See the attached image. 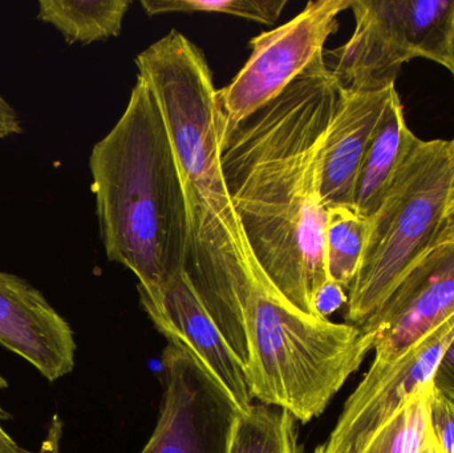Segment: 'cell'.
I'll return each instance as SVG.
<instances>
[{"mask_svg": "<svg viewBox=\"0 0 454 453\" xmlns=\"http://www.w3.org/2000/svg\"><path fill=\"white\" fill-rule=\"evenodd\" d=\"M341 85L320 55L277 100L221 143L232 207L262 270L301 313L328 281L323 148Z\"/></svg>", "mask_w": 454, "mask_h": 453, "instance_id": "6da1fadb", "label": "cell"}, {"mask_svg": "<svg viewBox=\"0 0 454 453\" xmlns=\"http://www.w3.org/2000/svg\"><path fill=\"white\" fill-rule=\"evenodd\" d=\"M106 257L138 279L141 305L159 313L162 290L185 269V185L159 103L137 76L124 113L90 156Z\"/></svg>", "mask_w": 454, "mask_h": 453, "instance_id": "7a4b0ae2", "label": "cell"}, {"mask_svg": "<svg viewBox=\"0 0 454 453\" xmlns=\"http://www.w3.org/2000/svg\"><path fill=\"white\" fill-rule=\"evenodd\" d=\"M450 141L416 138L380 207L348 289L346 319L362 327L431 250L452 183Z\"/></svg>", "mask_w": 454, "mask_h": 453, "instance_id": "3957f363", "label": "cell"}, {"mask_svg": "<svg viewBox=\"0 0 454 453\" xmlns=\"http://www.w3.org/2000/svg\"><path fill=\"white\" fill-rule=\"evenodd\" d=\"M355 31L348 42L325 50L341 87H391L412 59L445 66L454 0H352Z\"/></svg>", "mask_w": 454, "mask_h": 453, "instance_id": "277c9868", "label": "cell"}, {"mask_svg": "<svg viewBox=\"0 0 454 453\" xmlns=\"http://www.w3.org/2000/svg\"><path fill=\"white\" fill-rule=\"evenodd\" d=\"M352 0H315L272 31L250 40L251 55L234 79L218 90L223 141L246 120L277 100L325 52ZM221 141V143H223Z\"/></svg>", "mask_w": 454, "mask_h": 453, "instance_id": "5b68a950", "label": "cell"}, {"mask_svg": "<svg viewBox=\"0 0 454 453\" xmlns=\"http://www.w3.org/2000/svg\"><path fill=\"white\" fill-rule=\"evenodd\" d=\"M159 422L140 453H227L239 410L188 350L169 342Z\"/></svg>", "mask_w": 454, "mask_h": 453, "instance_id": "8992f818", "label": "cell"}, {"mask_svg": "<svg viewBox=\"0 0 454 453\" xmlns=\"http://www.w3.org/2000/svg\"><path fill=\"white\" fill-rule=\"evenodd\" d=\"M454 340V316L391 363L372 362L325 446L317 453H362L371 439L428 383Z\"/></svg>", "mask_w": 454, "mask_h": 453, "instance_id": "52a82bcc", "label": "cell"}, {"mask_svg": "<svg viewBox=\"0 0 454 453\" xmlns=\"http://www.w3.org/2000/svg\"><path fill=\"white\" fill-rule=\"evenodd\" d=\"M454 316V245L434 246L421 258L360 329L373 337L376 363H391Z\"/></svg>", "mask_w": 454, "mask_h": 453, "instance_id": "ba28073f", "label": "cell"}, {"mask_svg": "<svg viewBox=\"0 0 454 453\" xmlns=\"http://www.w3.org/2000/svg\"><path fill=\"white\" fill-rule=\"evenodd\" d=\"M0 346L26 359L50 382L74 367V332L42 292L0 271Z\"/></svg>", "mask_w": 454, "mask_h": 453, "instance_id": "9c48e42d", "label": "cell"}, {"mask_svg": "<svg viewBox=\"0 0 454 453\" xmlns=\"http://www.w3.org/2000/svg\"><path fill=\"white\" fill-rule=\"evenodd\" d=\"M151 319L169 342L183 346L200 362L239 412L250 409L253 396L245 372L202 305L185 269L169 279L162 290L159 313Z\"/></svg>", "mask_w": 454, "mask_h": 453, "instance_id": "30bf717a", "label": "cell"}, {"mask_svg": "<svg viewBox=\"0 0 454 453\" xmlns=\"http://www.w3.org/2000/svg\"><path fill=\"white\" fill-rule=\"evenodd\" d=\"M395 85L357 90L341 87L323 148L320 197L325 209L355 204L357 177Z\"/></svg>", "mask_w": 454, "mask_h": 453, "instance_id": "8fae6325", "label": "cell"}, {"mask_svg": "<svg viewBox=\"0 0 454 453\" xmlns=\"http://www.w3.org/2000/svg\"><path fill=\"white\" fill-rule=\"evenodd\" d=\"M416 138L395 90L360 168L354 204L360 215L368 220L380 207Z\"/></svg>", "mask_w": 454, "mask_h": 453, "instance_id": "7c38bea8", "label": "cell"}, {"mask_svg": "<svg viewBox=\"0 0 454 453\" xmlns=\"http://www.w3.org/2000/svg\"><path fill=\"white\" fill-rule=\"evenodd\" d=\"M130 0H40L37 19L55 27L68 44L119 36Z\"/></svg>", "mask_w": 454, "mask_h": 453, "instance_id": "4fadbf2b", "label": "cell"}, {"mask_svg": "<svg viewBox=\"0 0 454 453\" xmlns=\"http://www.w3.org/2000/svg\"><path fill=\"white\" fill-rule=\"evenodd\" d=\"M227 453H299L295 419L285 410L251 404L235 418Z\"/></svg>", "mask_w": 454, "mask_h": 453, "instance_id": "5bb4252c", "label": "cell"}, {"mask_svg": "<svg viewBox=\"0 0 454 453\" xmlns=\"http://www.w3.org/2000/svg\"><path fill=\"white\" fill-rule=\"evenodd\" d=\"M368 220L351 207L327 209L325 258L328 279L348 290L362 260L367 239Z\"/></svg>", "mask_w": 454, "mask_h": 453, "instance_id": "9a60e30c", "label": "cell"}, {"mask_svg": "<svg viewBox=\"0 0 454 453\" xmlns=\"http://www.w3.org/2000/svg\"><path fill=\"white\" fill-rule=\"evenodd\" d=\"M434 382L418 391L362 453H421L431 430Z\"/></svg>", "mask_w": 454, "mask_h": 453, "instance_id": "2e32d148", "label": "cell"}, {"mask_svg": "<svg viewBox=\"0 0 454 453\" xmlns=\"http://www.w3.org/2000/svg\"><path fill=\"white\" fill-rule=\"evenodd\" d=\"M287 0H141L149 16L164 13H225L272 26L282 15Z\"/></svg>", "mask_w": 454, "mask_h": 453, "instance_id": "e0dca14e", "label": "cell"}, {"mask_svg": "<svg viewBox=\"0 0 454 453\" xmlns=\"http://www.w3.org/2000/svg\"><path fill=\"white\" fill-rule=\"evenodd\" d=\"M431 425L447 453H454V406L434 390Z\"/></svg>", "mask_w": 454, "mask_h": 453, "instance_id": "ac0fdd59", "label": "cell"}, {"mask_svg": "<svg viewBox=\"0 0 454 453\" xmlns=\"http://www.w3.org/2000/svg\"><path fill=\"white\" fill-rule=\"evenodd\" d=\"M434 390L454 406V340L445 351L434 378Z\"/></svg>", "mask_w": 454, "mask_h": 453, "instance_id": "d6986e66", "label": "cell"}, {"mask_svg": "<svg viewBox=\"0 0 454 453\" xmlns=\"http://www.w3.org/2000/svg\"><path fill=\"white\" fill-rule=\"evenodd\" d=\"M347 301L348 295L344 293L343 287L328 279L317 293L315 308L320 316L327 318V316L340 309L344 303L347 305Z\"/></svg>", "mask_w": 454, "mask_h": 453, "instance_id": "ffe728a7", "label": "cell"}, {"mask_svg": "<svg viewBox=\"0 0 454 453\" xmlns=\"http://www.w3.org/2000/svg\"><path fill=\"white\" fill-rule=\"evenodd\" d=\"M450 149H452L453 161L452 183H450L444 215H442V223H440L439 229L434 234L432 247L442 246V245H454V137L450 140Z\"/></svg>", "mask_w": 454, "mask_h": 453, "instance_id": "44dd1931", "label": "cell"}, {"mask_svg": "<svg viewBox=\"0 0 454 453\" xmlns=\"http://www.w3.org/2000/svg\"><path fill=\"white\" fill-rule=\"evenodd\" d=\"M23 132L18 112L0 96V140Z\"/></svg>", "mask_w": 454, "mask_h": 453, "instance_id": "7402d4cb", "label": "cell"}, {"mask_svg": "<svg viewBox=\"0 0 454 453\" xmlns=\"http://www.w3.org/2000/svg\"><path fill=\"white\" fill-rule=\"evenodd\" d=\"M64 423L58 415L51 420L50 427H48L47 436L43 441L37 452H28L26 449H21L19 453H60V441L63 436Z\"/></svg>", "mask_w": 454, "mask_h": 453, "instance_id": "603a6c76", "label": "cell"}, {"mask_svg": "<svg viewBox=\"0 0 454 453\" xmlns=\"http://www.w3.org/2000/svg\"><path fill=\"white\" fill-rule=\"evenodd\" d=\"M421 453H447L445 451L442 444L440 443L439 438H437L436 433H434V428L429 430L428 436H427L426 443H424L423 449H421Z\"/></svg>", "mask_w": 454, "mask_h": 453, "instance_id": "cb8c5ba5", "label": "cell"}, {"mask_svg": "<svg viewBox=\"0 0 454 453\" xmlns=\"http://www.w3.org/2000/svg\"><path fill=\"white\" fill-rule=\"evenodd\" d=\"M20 447L13 441V439L5 433L3 426H0V453H19Z\"/></svg>", "mask_w": 454, "mask_h": 453, "instance_id": "d4e9b609", "label": "cell"}, {"mask_svg": "<svg viewBox=\"0 0 454 453\" xmlns=\"http://www.w3.org/2000/svg\"><path fill=\"white\" fill-rule=\"evenodd\" d=\"M450 69V74L454 77V12L452 16V23H450V37H448L447 61L445 66Z\"/></svg>", "mask_w": 454, "mask_h": 453, "instance_id": "484cf974", "label": "cell"}, {"mask_svg": "<svg viewBox=\"0 0 454 453\" xmlns=\"http://www.w3.org/2000/svg\"><path fill=\"white\" fill-rule=\"evenodd\" d=\"M7 387V382H5L4 379H3L2 377H0V388H5ZM8 419V414L7 412H4V410L0 407V426H2L3 420Z\"/></svg>", "mask_w": 454, "mask_h": 453, "instance_id": "4316f807", "label": "cell"}]
</instances>
